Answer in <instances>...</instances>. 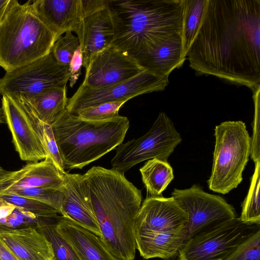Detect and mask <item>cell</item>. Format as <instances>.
<instances>
[{"instance_id": "obj_1", "label": "cell", "mask_w": 260, "mask_h": 260, "mask_svg": "<svg viewBox=\"0 0 260 260\" xmlns=\"http://www.w3.org/2000/svg\"><path fill=\"white\" fill-rule=\"evenodd\" d=\"M186 57L198 75L260 85V1L208 0Z\"/></svg>"}, {"instance_id": "obj_2", "label": "cell", "mask_w": 260, "mask_h": 260, "mask_svg": "<svg viewBox=\"0 0 260 260\" xmlns=\"http://www.w3.org/2000/svg\"><path fill=\"white\" fill-rule=\"evenodd\" d=\"M81 185L108 249L120 260H134V227L142 204L141 191L124 174L99 166L82 175Z\"/></svg>"}, {"instance_id": "obj_3", "label": "cell", "mask_w": 260, "mask_h": 260, "mask_svg": "<svg viewBox=\"0 0 260 260\" xmlns=\"http://www.w3.org/2000/svg\"><path fill=\"white\" fill-rule=\"evenodd\" d=\"M109 7L111 45L132 57L182 32L183 0H114Z\"/></svg>"}, {"instance_id": "obj_4", "label": "cell", "mask_w": 260, "mask_h": 260, "mask_svg": "<svg viewBox=\"0 0 260 260\" xmlns=\"http://www.w3.org/2000/svg\"><path fill=\"white\" fill-rule=\"evenodd\" d=\"M51 126L65 169H81L122 143L129 121L119 115L88 120L66 109Z\"/></svg>"}, {"instance_id": "obj_5", "label": "cell", "mask_w": 260, "mask_h": 260, "mask_svg": "<svg viewBox=\"0 0 260 260\" xmlns=\"http://www.w3.org/2000/svg\"><path fill=\"white\" fill-rule=\"evenodd\" d=\"M58 39L34 12L30 1L9 0L0 14V66L6 72L48 54Z\"/></svg>"}, {"instance_id": "obj_6", "label": "cell", "mask_w": 260, "mask_h": 260, "mask_svg": "<svg viewBox=\"0 0 260 260\" xmlns=\"http://www.w3.org/2000/svg\"><path fill=\"white\" fill-rule=\"evenodd\" d=\"M211 174L207 182L212 191L223 194L236 188L250 155L251 137L242 121H224L215 126Z\"/></svg>"}, {"instance_id": "obj_7", "label": "cell", "mask_w": 260, "mask_h": 260, "mask_svg": "<svg viewBox=\"0 0 260 260\" xmlns=\"http://www.w3.org/2000/svg\"><path fill=\"white\" fill-rule=\"evenodd\" d=\"M181 141L171 120L164 112H160L146 134L117 147L111 162L112 169L124 174L144 160L157 158L168 161Z\"/></svg>"}, {"instance_id": "obj_8", "label": "cell", "mask_w": 260, "mask_h": 260, "mask_svg": "<svg viewBox=\"0 0 260 260\" xmlns=\"http://www.w3.org/2000/svg\"><path fill=\"white\" fill-rule=\"evenodd\" d=\"M70 77L69 67L59 63L51 50L30 63L6 72L0 78V95L29 98L48 89L66 87Z\"/></svg>"}, {"instance_id": "obj_9", "label": "cell", "mask_w": 260, "mask_h": 260, "mask_svg": "<svg viewBox=\"0 0 260 260\" xmlns=\"http://www.w3.org/2000/svg\"><path fill=\"white\" fill-rule=\"evenodd\" d=\"M258 230L260 225L236 217L187 239L178 252V260H224Z\"/></svg>"}, {"instance_id": "obj_10", "label": "cell", "mask_w": 260, "mask_h": 260, "mask_svg": "<svg viewBox=\"0 0 260 260\" xmlns=\"http://www.w3.org/2000/svg\"><path fill=\"white\" fill-rule=\"evenodd\" d=\"M2 107L21 159L36 162L45 159L47 155L41 140L42 121L24 98L20 95H3Z\"/></svg>"}, {"instance_id": "obj_11", "label": "cell", "mask_w": 260, "mask_h": 260, "mask_svg": "<svg viewBox=\"0 0 260 260\" xmlns=\"http://www.w3.org/2000/svg\"><path fill=\"white\" fill-rule=\"evenodd\" d=\"M172 197L188 215L187 239L237 217L235 208L223 198L196 184L187 189L175 188Z\"/></svg>"}, {"instance_id": "obj_12", "label": "cell", "mask_w": 260, "mask_h": 260, "mask_svg": "<svg viewBox=\"0 0 260 260\" xmlns=\"http://www.w3.org/2000/svg\"><path fill=\"white\" fill-rule=\"evenodd\" d=\"M168 83V77H160L144 70L128 80L109 86L90 88L81 84L69 99L66 109L76 115L88 107L108 102L128 101L139 95L164 90Z\"/></svg>"}, {"instance_id": "obj_13", "label": "cell", "mask_w": 260, "mask_h": 260, "mask_svg": "<svg viewBox=\"0 0 260 260\" xmlns=\"http://www.w3.org/2000/svg\"><path fill=\"white\" fill-rule=\"evenodd\" d=\"M84 14L77 37L83 55V66L112 44L114 29L109 0H82Z\"/></svg>"}, {"instance_id": "obj_14", "label": "cell", "mask_w": 260, "mask_h": 260, "mask_svg": "<svg viewBox=\"0 0 260 260\" xmlns=\"http://www.w3.org/2000/svg\"><path fill=\"white\" fill-rule=\"evenodd\" d=\"M85 71L81 84L98 88L128 80L144 70L132 57L111 45L91 57Z\"/></svg>"}, {"instance_id": "obj_15", "label": "cell", "mask_w": 260, "mask_h": 260, "mask_svg": "<svg viewBox=\"0 0 260 260\" xmlns=\"http://www.w3.org/2000/svg\"><path fill=\"white\" fill-rule=\"evenodd\" d=\"M188 215L172 197L148 196L136 218L135 234L169 232L187 228Z\"/></svg>"}, {"instance_id": "obj_16", "label": "cell", "mask_w": 260, "mask_h": 260, "mask_svg": "<svg viewBox=\"0 0 260 260\" xmlns=\"http://www.w3.org/2000/svg\"><path fill=\"white\" fill-rule=\"evenodd\" d=\"M35 13L57 38L68 31H78L84 14L82 0H34Z\"/></svg>"}, {"instance_id": "obj_17", "label": "cell", "mask_w": 260, "mask_h": 260, "mask_svg": "<svg viewBox=\"0 0 260 260\" xmlns=\"http://www.w3.org/2000/svg\"><path fill=\"white\" fill-rule=\"evenodd\" d=\"M63 199L60 214L101 238V233L90 205L86 201L81 185V174L62 173Z\"/></svg>"}, {"instance_id": "obj_18", "label": "cell", "mask_w": 260, "mask_h": 260, "mask_svg": "<svg viewBox=\"0 0 260 260\" xmlns=\"http://www.w3.org/2000/svg\"><path fill=\"white\" fill-rule=\"evenodd\" d=\"M56 229L72 245L80 260H120L100 237L67 217L58 215Z\"/></svg>"}, {"instance_id": "obj_19", "label": "cell", "mask_w": 260, "mask_h": 260, "mask_svg": "<svg viewBox=\"0 0 260 260\" xmlns=\"http://www.w3.org/2000/svg\"><path fill=\"white\" fill-rule=\"evenodd\" d=\"M133 58L143 70L160 77H168L175 69L182 66L186 59L183 53L181 34H176L153 50Z\"/></svg>"}, {"instance_id": "obj_20", "label": "cell", "mask_w": 260, "mask_h": 260, "mask_svg": "<svg viewBox=\"0 0 260 260\" xmlns=\"http://www.w3.org/2000/svg\"><path fill=\"white\" fill-rule=\"evenodd\" d=\"M0 240L18 260H52L51 243L36 229L0 232Z\"/></svg>"}, {"instance_id": "obj_21", "label": "cell", "mask_w": 260, "mask_h": 260, "mask_svg": "<svg viewBox=\"0 0 260 260\" xmlns=\"http://www.w3.org/2000/svg\"><path fill=\"white\" fill-rule=\"evenodd\" d=\"M187 228L174 232L135 234L136 248L144 259L171 258L178 252L187 238Z\"/></svg>"}, {"instance_id": "obj_22", "label": "cell", "mask_w": 260, "mask_h": 260, "mask_svg": "<svg viewBox=\"0 0 260 260\" xmlns=\"http://www.w3.org/2000/svg\"><path fill=\"white\" fill-rule=\"evenodd\" d=\"M22 177L5 192L27 187L64 189V178L61 173L48 157L40 162H29Z\"/></svg>"}, {"instance_id": "obj_23", "label": "cell", "mask_w": 260, "mask_h": 260, "mask_svg": "<svg viewBox=\"0 0 260 260\" xmlns=\"http://www.w3.org/2000/svg\"><path fill=\"white\" fill-rule=\"evenodd\" d=\"M24 99L39 119L49 125H51L58 116L66 109L69 100L67 96L66 87L48 89L36 95Z\"/></svg>"}, {"instance_id": "obj_24", "label": "cell", "mask_w": 260, "mask_h": 260, "mask_svg": "<svg viewBox=\"0 0 260 260\" xmlns=\"http://www.w3.org/2000/svg\"><path fill=\"white\" fill-rule=\"evenodd\" d=\"M140 172L149 196H161L174 177L173 169L168 161L157 158L148 160Z\"/></svg>"}, {"instance_id": "obj_25", "label": "cell", "mask_w": 260, "mask_h": 260, "mask_svg": "<svg viewBox=\"0 0 260 260\" xmlns=\"http://www.w3.org/2000/svg\"><path fill=\"white\" fill-rule=\"evenodd\" d=\"M208 0H183V25L181 32L183 53L186 58L201 26Z\"/></svg>"}, {"instance_id": "obj_26", "label": "cell", "mask_w": 260, "mask_h": 260, "mask_svg": "<svg viewBox=\"0 0 260 260\" xmlns=\"http://www.w3.org/2000/svg\"><path fill=\"white\" fill-rule=\"evenodd\" d=\"M260 161L255 162L248 193L242 204L240 220L249 224L260 225Z\"/></svg>"}, {"instance_id": "obj_27", "label": "cell", "mask_w": 260, "mask_h": 260, "mask_svg": "<svg viewBox=\"0 0 260 260\" xmlns=\"http://www.w3.org/2000/svg\"><path fill=\"white\" fill-rule=\"evenodd\" d=\"M55 217H42L24 211L16 207L8 216L0 218V232L32 228L37 229L57 219Z\"/></svg>"}, {"instance_id": "obj_28", "label": "cell", "mask_w": 260, "mask_h": 260, "mask_svg": "<svg viewBox=\"0 0 260 260\" xmlns=\"http://www.w3.org/2000/svg\"><path fill=\"white\" fill-rule=\"evenodd\" d=\"M57 217L55 221L37 229L51 243L52 260H80L72 245L57 231Z\"/></svg>"}, {"instance_id": "obj_29", "label": "cell", "mask_w": 260, "mask_h": 260, "mask_svg": "<svg viewBox=\"0 0 260 260\" xmlns=\"http://www.w3.org/2000/svg\"><path fill=\"white\" fill-rule=\"evenodd\" d=\"M18 196L31 198L47 204L60 213L64 194L63 191L51 188L27 187L9 190Z\"/></svg>"}, {"instance_id": "obj_30", "label": "cell", "mask_w": 260, "mask_h": 260, "mask_svg": "<svg viewBox=\"0 0 260 260\" xmlns=\"http://www.w3.org/2000/svg\"><path fill=\"white\" fill-rule=\"evenodd\" d=\"M0 197L8 202L36 216L42 217H55L58 212L50 205L38 200L16 195L11 193H4Z\"/></svg>"}, {"instance_id": "obj_31", "label": "cell", "mask_w": 260, "mask_h": 260, "mask_svg": "<svg viewBox=\"0 0 260 260\" xmlns=\"http://www.w3.org/2000/svg\"><path fill=\"white\" fill-rule=\"evenodd\" d=\"M79 47L78 38L72 31H68L64 33V35L58 38L51 51L59 63L69 67L74 52Z\"/></svg>"}, {"instance_id": "obj_32", "label": "cell", "mask_w": 260, "mask_h": 260, "mask_svg": "<svg viewBox=\"0 0 260 260\" xmlns=\"http://www.w3.org/2000/svg\"><path fill=\"white\" fill-rule=\"evenodd\" d=\"M224 260H260V230L242 241Z\"/></svg>"}, {"instance_id": "obj_33", "label": "cell", "mask_w": 260, "mask_h": 260, "mask_svg": "<svg viewBox=\"0 0 260 260\" xmlns=\"http://www.w3.org/2000/svg\"><path fill=\"white\" fill-rule=\"evenodd\" d=\"M127 100L108 102L81 110L76 114L79 117L91 120H101L118 115L121 106Z\"/></svg>"}, {"instance_id": "obj_34", "label": "cell", "mask_w": 260, "mask_h": 260, "mask_svg": "<svg viewBox=\"0 0 260 260\" xmlns=\"http://www.w3.org/2000/svg\"><path fill=\"white\" fill-rule=\"evenodd\" d=\"M41 140L47 157L49 158L61 173L65 167L60 155L51 125L42 122Z\"/></svg>"}, {"instance_id": "obj_35", "label": "cell", "mask_w": 260, "mask_h": 260, "mask_svg": "<svg viewBox=\"0 0 260 260\" xmlns=\"http://www.w3.org/2000/svg\"><path fill=\"white\" fill-rule=\"evenodd\" d=\"M254 113L252 122V135L251 138L250 156L255 162L260 161L259 119H260V85L253 90Z\"/></svg>"}, {"instance_id": "obj_36", "label": "cell", "mask_w": 260, "mask_h": 260, "mask_svg": "<svg viewBox=\"0 0 260 260\" xmlns=\"http://www.w3.org/2000/svg\"><path fill=\"white\" fill-rule=\"evenodd\" d=\"M26 166L15 171H9L0 167V196L10 188L23 175Z\"/></svg>"}, {"instance_id": "obj_37", "label": "cell", "mask_w": 260, "mask_h": 260, "mask_svg": "<svg viewBox=\"0 0 260 260\" xmlns=\"http://www.w3.org/2000/svg\"><path fill=\"white\" fill-rule=\"evenodd\" d=\"M83 63V55L80 46L74 52L69 65L70 85L71 87L75 84L81 74Z\"/></svg>"}, {"instance_id": "obj_38", "label": "cell", "mask_w": 260, "mask_h": 260, "mask_svg": "<svg viewBox=\"0 0 260 260\" xmlns=\"http://www.w3.org/2000/svg\"><path fill=\"white\" fill-rule=\"evenodd\" d=\"M16 206L0 197V218L9 216Z\"/></svg>"}, {"instance_id": "obj_39", "label": "cell", "mask_w": 260, "mask_h": 260, "mask_svg": "<svg viewBox=\"0 0 260 260\" xmlns=\"http://www.w3.org/2000/svg\"><path fill=\"white\" fill-rule=\"evenodd\" d=\"M6 123V115L2 107L0 108V124Z\"/></svg>"}, {"instance_id": "obj_40", "label": "cell", "mask_w": 260, "mask_h": 260, "mask_svg": "<svg viewBox=\"0 0 260 260\" xmlns=\"http://www.w3.org/2000/svg\"><path fill=\"white\" fill-rule=\"evenodd\" d=\"M9 0H0V14L6 6Z\"/></svg>"}]
</instances>
